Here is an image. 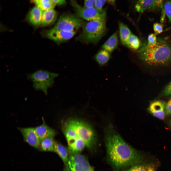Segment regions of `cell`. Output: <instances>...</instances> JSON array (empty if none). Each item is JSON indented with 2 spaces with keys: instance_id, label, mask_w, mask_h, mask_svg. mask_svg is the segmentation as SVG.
Returning <instances> with one entry per match:
<instances>
[{
  "instance_id": "6da1fadb",
  "label": "cell",
  "mask_w": 171,
  "mask_h": 171,
  "mask_svg": "<svg viewBox=\"0 0 171 171\" xmlns=\"http://www.w3.org/2000/svg\"><path fill=\"white\" fill-rule=\"evenodd\" d=\"M104 130L107 158L116 170H122L151 161L148 160L144 154L127 143L110 121L106 122Z\"/></svg>"
},
{
  "instance_id": "7a4b0ae2",
  "label": "cell",
  "mask_w": 171,
  "mask_h": 171,
  "mask_svg": "<svg viewBox=\"0 0 171 171\" xmlns=\"http://www.w3.org/2000/svg\"><path fill=\"white\" fill-rule=\"evenodd\" d=\"M62 129L68 144V149L70 152H81L85 147L90 150L95 147L96 133L93 128L83 120L69 119L63 124Z\"/></svg>"
},
{
  "instance_id": "3957f363",
  "label": "cell",
  "mask_w": 171,
  "mask_h": 171,
  "mask_svg": "<svg viewBox=\"0 0 171 171\" xmlns=\"http://www.w3.org/2000/svg\"><path fill=\"white\" fill-rule=\"evenodd\" d=\"M138 57L148 66L158 67L171 65V32L157 38V43L151 48H141Z\"/></svg>"
},
{
  "instance_id": "277c9868",
  "label": "cell",
  "mask_w": 171,
  "mask_h": 171,
  "mask_svg": "<svg viewBox=\"0 0 171 171\" xmlns=\"http://www.w3.org/2000/svg\"><path fill=\"white\" fill-rule=\"evenodd\" d=\"M83 26L79 38L87 43H97L106 31L105 19L88 21Z\"/></svg>"
},
{
  "instance_id": "5b68a950",
  "label": "cell",
  "mask_w": 171,
  "mask_h": 171,
  "mask_svg": "<svg viewBox=\"0 0 171 171\" xmlns=\"http://www.w3.org/2000/svg\"><path fill=\"white\" fill-rule=\"evenodd\" d=\"M58 76L57 73L39 70L28 74L27 78L32 81L36 90H41L47 95L48 89L52 86L54 79Z\"/></svg>"
},
{
  "instance_id": "8992f818",
  "label": "cell",
  "mask_w": 171,
  "mask_h": 171,
  "mask_svg": "<svg viewBox=\"0 0 171 171\" xmlns=\"http://www.w3.org/2000/svg\"><path fill=\"white\" fill-rule=\"evenodd\" d=\"M83 24V21L80 18L70 14H63L52 28L67 32H76Z\"/></svg>"
},
{
  "instance_id": "52a82bcc",
  "label": "cell",
  "mask_w": 171,
  "mask_h": 171,
  "mask_svg": "<svg viewBox=\"0 0 171 171\" xmlns=\"http://www.w3.org/2000/svg\"><path fill=\"white\" fill-rule=\"evenodd\" d=\"M70 0L71 4L75 10L77 17L88 21L105 19L106 13L105 10L103 13H100L94 7H83L75 0Z\"/></svg>"
},
{
  "instance_id": "ba28073f",
  "label": "cell",
  "mask_w": 171,
  "mask_h": 171,
  "mask_svg": "<svg viewBox=\"0 0 171 171\" xmlns=\"http://www.w3.org/2000/svg\"><path fill=\"white\" fill-rule=\"evenodd\" d=\"M69 153L68 167L67 171H94L93 167L84 156L80 153Z\"/></svg>"
},
{
  "instance_id": "9c48e42d",
  "label": "cell",
  "mask_w": 171,
  "mask_h": 171,
  "mask_svg": "<svg viewBox=\"0 0 171 171\" xmlns=\"http://www.w3.org/2000/svg\"><path fill=\"white\" fill-rule=\"evenodd\" d=\"M76 32H68L55 29L52 28L43 31L42 34L45 36L57 43L68 40L72 38Z\"/></svg>"
},
{
  "instance_id": "30bf717a",
  "label": "cell",
  "mask_w": 171,
  "mask_h": 171,
  "mask_svg": "<svg viewBox=\"0 0 171 171\" xmlns=\"http://www.w3.org/2000/svg\"><path fill=\"white\" fill-rule=\"evenodd\" d=\"M17 129L22 134L25 142L31 146L39 149L41 141L34 128H18Z\"/></svg>"
},
{
  "instance_id": "8fae6325",
  "label": "cell",
  "mask_w": 171,
  "mask_h": 171,
  "mask_svg": "<svg viewBox=\"0 0 171 171\" xmlns=\"http://www.w3.org/2000/svg\"><path fill=\"white\" fill-rule=\"evenodd\" d=\"M165 102L162 100H156L152 101L148 108V111L154 116L161 119L165 117Z\"/></svg>"
},
{
  "instance_id": "7c38bea8",
  "label": "cell",
  "mask_w": 171,
  "mask_h": 171,
  "mask_svg": "<svg viewBox=\"0 0 171 171\" xmlns=\"http://www.w3.org/2000/svg\"><path fill=\"white\" fill-rule=\"evenodd\" d=\"M43 122L41 125L34 128L35 131L41 141L48 137H53L56 133L53 129L48 126L45 123L44 119L42 118Z\"/></svg>"
},
{
  "instance_id": "4fadbf2b",
  "label": "cell",
  "mask_w": 171,
  "mask_h": 171,
  "mask_svg": "<svg viewBox=\"0 0 171 171\" xmlns=\"http://www.w3.org/2000/svg\"><path fill=\"white\" fill-rule=\"evenodd\" d=\"M158 165L157 162L151 161L145 163L132 166L126 171H156Z\"/></svg>"
},
{
  "instance_id": "5bb4252c",
  "label": "cell",
  "mask_w": 171,
  "mask_h": 171,
  "mask_svg": "<svg viewBox=\"0 0 171 171\" xmlns=\"http://www.w3.org/2000/svg\"><path fill=\"white\" fill-rule=\"evenodd\" d=\"M135 8L139 13H142L145 11H153L156 10L155 0H138Z\"/></svg>"
},
{
  "instance_id": "9a60e30c",
  "label": "cell",
  "mask_w": 171,
  "mask_h": 171,
  "mask_svg": "<svg viewBox=\"0 0 171 171\" xmlns=\"http://www.w3.org/2000/svg\"><path fill=\"white\" fill-rule=\"evenodd\" d=\"M43 11L36 6L30 12L28 17L30 22L33 25L38 27L41 24Z\"/></svg>"
},
{
  "instance_id": "2e32d148",
  "label": "cell",
  "mask_w": 171,
  "mask_h": 171,
  "mask_svg": "<svg viewBox=\"0 0 171 171\" xmlns=\"http://www.w3.org/2000/svg\"><path fill=\"white\" fill-rule=\"evenodd\" d=\"M54 152L59 156L62 160L67 171L68 169L69 157L68 150L63 145L55 142Z\"/></svg>"
},
{
  "instance_id": "e0dca14e",
  "label": "cell",
  "mask_w": 171,
  "mask_h": 171,
  "mask_svg": "<svg viewBox=\"0 0 171 171\" xmlns=\"http://www.w3.org/2000/svg\"><path fill=\"white\" fill-rule=\"evenodd\" d=\"M57 13L54 9L49 10L43 12L41 24L44 26L52 24L56 20Z\"/></svg>"
},
{
  "instance_id": "ac0fdd59",
  "label": "cell",
  "mask_w": 171,
  "mask_h": 171,
  "mask_svg": "<svg viewBox=\"0 0 171 171\" xmlns=\"http://www.w3.org/2000/svg\"><path fill=\"white\" fill-rule=\"evenodd\" d=\"M118 42L117 33L115 32L103 44L102 47L109 52H113L117 47Z\"/></svg>"
},
{
  "instance_id": "d6986e66",
  "label": "cell",
  "mask_w": 171,
  "mask_h": 171,
  "mask_svg": "<svg viewBox=\"0 0 171 171\" xmlns=\"http://www.w3.org/2000/svg\"><path fill=\"white\" fill-rule=\"evenodd\" d=\"M55 142L53 137L45 138L41 141L39 149L44 151L54 152Z\"/></svg>"
},
{
  "instance_id": "ffe728a7",
  "label": "cell",
  "mask_w": 171,
  "mask_h": 171,
  "mask_svg": "<svg viewBox=\"0 0 171 171\" xmlns=\"http://www.w3.org/2000/svg\"><path fill=\"white\" fill-rule=\"evenodd\" d=\"M119 35L120 40L123 45H126L127 41L131 34L129 28L121 22L119 23Z\"/></svg>"
},
{
  "instance_id": "44dd1931",
  "label": "cell",
  "mask_w": 171,
  "mask_h": 171,
  "mask_svg": "<svg viewBox=\"0 0 171 171\" xmlns=\"http://www.w3.org/2000/svg\"><path fill=\"white\" fill-rule=\"evenodd\" d=\"M36 6L43 11L54 9L56 4L51 0H32Z\"/></svg>"
},
{
  "instance_id": "7402d4cb",
  "label": "cell",
  "mask_w": 171,
  "mask_h": 171,
  "mask_svg": "<svg viewBox=\"0 0 171 171\" xmlns=\"http://www.w3.org/2000/svg\"><path fill=\"white\" fill-rule=\"evenodd\" d=\"M110 57V52L103 49L97 53L95 56V59L99 65L103 66L108 62Z\"/></svg>"
},
{
  "instance_id": "603a6c76",
  "label": "cell",
  "mask_w": 171,
  "mask_h": 171,
  "mask_svg": "<svg viewBox=\"0 0 171 171\" xmlns=\"http://www.w3.org/2000/svg\"><path fill=\"white\" fill-rule=\"evenodd\" d=\"M140 45V41L138 38L132 33L128 38L126 45L132 49L137 50L139 48Z\"/></svg>"
},
{
  "instance_id": "cb8c5ba5",
  "label": "cell",
  "mask_w": 171,
  "mask_h": 171,
  "mask_svg": "<svg viewBox=\"0 0 171 171\" xmlns=\"http://www.w3.org/2000/svg\"><path fill=\"white\" fill-rule=\"evenodd\" d=\"M157 38L156 35L154 33H151L149 35L148 37V42L147 44L142 48H147L155 46L157 43Z\"/></svg>"
},
{
  "instance_id": "d4e9b609",
  "label": "cell",
  "mask_w": 171,
  "mask_h": 171,
  "mask_svg": "<svg viewBox=\"0 0 171 171\" xmlns=\"http://www.w3.org/2000/svg\"><path fill=\"white\" fill-rule=\"evenodd\" d=\"M164 5L165 14L171 22V0H166Z\"/></svg>"
},
{
  "instance_id": "484cf974",
  "label": "cell",
  "mask_w": 171,
  "mask_h": 171,
  "mask_svg": "<svg viewBox=\"0 0 171 171\" xmlns=\"http://www.w3.org/2000/svg\"><path fill=\"white\" fill-rule=\"evenodd\" d=\"M106 1V0H96L94 7L100 13H103L104 10L103 7Z\"/></svg>"
},
{
  "instance_id": "4316f807",
  "label": "cell",
  "mask_w": 171,
  "mask_h": 171,
  "mask_svg": "<svg viewBox=\"0 0 171 171\" xmlns=\"http://www.w3.org/2000/svg\"><path fill=\"white\" fill-rule=\"evenodd\" d=\"M154 34L156 35L160 34L163 31V26L162 24L158 23H154L153 25Z\"/></svg>"
},
{
  "instance_id": "83f0119b",
  "label": "cell",
  "mask_w": 171,
  "mask_h": 171,
  "mask_svg": "<svg viewBox=\"0 0 171 171\" xmlns=\"http://www.w3.org/2000/svg\"><path fill=\"white\" fill-rule=\"evenodd\" d=\"M161 95L162 96H167L171 95V81L165 86Z\"/></svg>"
},
{
  "instance_id": "f1b7e54d",
  "label": "cell",
  "mask_w": 171,
  "mask_h": 171,
  "mask_svg": "<svg viewBox=\"0 0 171 171\" xmlns=\"http://www.w3.org/2000/svg\"><path fill=\"white\" fill-rule=\"evenodd\" d=\"M96 0H84V7L91 8L94 7Z\"/></svg>"
},
{
  "instance_id": "f546056e",
  "label": "cell",
  "mask_w": 171,
  "mask_h": 171,
  "mask_svg": "<svg viewBox=\"0 0 171 171\" xmlns=\"http://www.w3.org/2000/svg\"><path fill=\"white\" fill-rule=\"evenodd\" d=\"M165 113L166 115L171 114V99L166 104Z\"/></svg>"
},
{
  "instance_id": "4dcf8cb0",
  "label": "cell",
  "mask_w": 171,
  "mask_h": 171,
  "mask_svg": "<svg viewBox=\"0 0 171 171\" xmlns=\"http://www.w3.org/2000/svg\"><path fill=\"white\" fill-rule=\"evenodd\" d=\"M156 10H159L163 7L164 0H154Z\"/></svg>"
},
{
  "instance_id": "1f68e13d",
  "label": "cell",
  "mask_w": 171,
  "mask_h": 171,
  "mask_svg": "<svg viewBox=\"0 0 171 171\" xmlns=\"http://www.w3.org/2000/svg\"><path fill=\"white\" fill-rule=\"evenodd\" d=\"M56 5H61L64 4L66 0H51Z\"/></svg>"
},
{
  "instance_id": "d6a6232c",
  "label": "cell",
  "mask_w": 171,
  "mask_h": 171,
  "mask_svg": "<svg viewBox=\"0 0 171 171\" xmlns=\"http://www.w3.org/2000/svg\"><path fill=\"white\" fill-rule=\"evenodd\" d=\"M108 3L110 4L114 5L115 4V0H106Z\"/></svg>"
},
{
  "instance_id": "836d02e7",
  "label": "cell",
  "mask_w": 171,
  "mask_h": 171,
  "mask_svg": "<svg viewBox=\"0 0 171 171\" xmlns=\"http://www.w3.org/2000/svg\"><path fill=\"white\" fill-rule=\"evenodd\" d=\"M169 123H170V125L171 126V119L170 120V121Z\"/></svg>"
}]
</instances>
